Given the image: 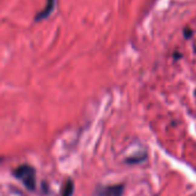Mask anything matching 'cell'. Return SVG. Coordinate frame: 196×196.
<instances>
[{
	"instance_id": "obj_1",
	"label": "cell",
	"mask_w": 196,
	"mask_h": 196,
	"mask_svg": "<svg viewBox=\"0 0 196 196\" xmlns=\"http://www.w3.org/2000/svg\"><path fill=\"white\" fill-rule=\"evenodd\" d=\"M14 175L18 180H21L23 185L25 186L29 191L34 189V187H36V172H34V169L32 166L27 165V164L21 165L15 170Z\"/></svg>"
},
{
	"instance_id": "obj_4",
	"label": "cell",
	"mask_w": 196,
	"mask_h": 196,
	"mask_svg": "<svg viewBox=\"0 0 196 196\" xmlns=\"http://www.w3.org/2000/svg\"><path fill=\"white\" fill-rule=\"evenodd\" d=\"M72 194H74V184L71 180H68L63 186L61 196H71Z\"/></svg>"
},
{
	"instance_id": "obj_3",
	"label": "cell",
	"mask_w": 196,
	"mask_h": 196,
	"mask_svg": "<svg viewBox=\"0 0 196 196\" xmlns=\"http://www.w3.org/2000/svg\"><path fill=\"white\" fill-rule=\"evenodd\" d=\"M55 5H56V0H47V4L46 6L44 7V9L40 13H38L37 15H36V21L39 22V21H43L45 18H47V17L53 13L55 8Z\"/></svg>"
},
{
	"instance_id": "obj_5",
	"label": "cell",
	"mask_w": 196,
	"mask_h": 196,
	"mask_svg": "<svg viewBox=\"0 0 196 196\" xmlns=\"http://www.w3.org/2000/svg\"><path fill=\"white\" fill-rule=\"evenodd\" d=\"M191 30H189V29L185 30V37H186V38H187V39L191 38Z\"/></svg>"
},
{
	"instance_id": "obj_2",
	"label": "cell",
	"mask_w": 196,
	"mask_h": 196,
	"mask_svg": "<svg viewBox=\"0 0 196 196\" xmlns=\"http://www.w3.org/2000/svg\"><path fill=\"white\" fill-rule=\"evenodd\" d=\"M124 186L123 185H107L98 186L93 196H123Z\"/></svg>"
}]
</instances>
